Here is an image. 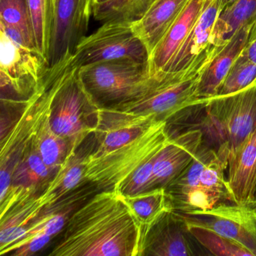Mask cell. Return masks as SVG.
Masks as SVG:
<instances>
[{
    "instance_id": "obj_1",
    "label": "cell",
    "mask_w": 256,
    "mask_h": 256,
    "mask_svg": "<svg viewBox=\"0 0 256 256\" xmlns=\"http://www.w3.org/2000/svg\"><path fill=\"white\" fill-rule=\"evenodd\" d=\"M142 228L124 196L103 190L72 214L50 256H140Z\"/></svg>"
},
{
    "instance_id": "obj_2",
    "label": "cell",
    "mask_w": 256,
    "mask_h": 256,
    "mask_svg": "<svg viewBox=\"0 0 256 256\" xmlns=\"http://www.w3.org/2000/svg\"><path fill=\"white\" fill-rule=\"evenodd\" d=\"M228 166L227 158L204 140L192 162L164 188L172 210L204 211L232 202L226 185Z\"/></svg>"
},
{
    "instance_id": "obj_3",
    "label": "cell",
    "mask_w": 256,
    "mask_h": 256,
    "mask_svg": "<svg viewBox=\"0 0 256 256\" xmlns=\"http://www.w3.org/2000/svg\"><path fill=\"white\" fill-rule=\"evenodd\" d=\"M220 50L212 48L186 70L154 73L149 89L140 98L112 108L151 115L156 120L167 122L186 109L204 104L198 97L199 82L202 73Z\"/></svg>"
},
{
    "instance_id": "obj_4",
    "label": "cell",
    "mask_w": 256,
    "mask_h": 256,
    "mask_svg": "<svg viewBox=\"0 0 256 256\" xmlns=\"http://www.w3.org/2000/svg\"><path fill=\"white\" fill-rule=\"evenodd\" d=\"M78 78L97 108H112L140 98L149 89L154 74L149 62L118 60L80 67Z\"/></svg>"
},
{
    "instance_id": "obj_5",
    "label": "cell",
    "mask_w": 256,
    "mask_h": 256,
    "mask_svg": "<svg viewBox=\"0 0 256 256\" xmlns=\"http://www.w3.org/2000/svg\"><path fill=\"white\" fill-rule=\"evenodd\" d=\"M170 139L167 122L158 120L130 143L104 152H90L84 157L85 182L96 188H116L138 168L160 152Z\"/></svg>"
},
{
    "instance_id": "obj_6",
    "label": "cell",
    "mask_w": 256,
    "mask_h": 256,
    "mask_svg": "<svg viewBox=\"0 0 256 256\" xmlns=\"http://www.w3.org/2000/svg\"><path fill=\"white\" fill-rule=\"evenodd\" d=\"M205 127L216 140L215 149L230 160L256 128V84L204 103Z\"/></svg>"
},
{
    "instance_id": "obj_7",
    "label": "cell",
    "mask_w": 256,
    "mask_h": 256,
    "mask_svg": "<svg viewBox=\"0 0 256 256\" xmlns=\"http://www.w3.org/2000/svg\"><path fill=\"white\" fill-rule=\"evenodd\" d=\"M2 98L32 95L47 71V58L16 30L0 24Z\"/></svg>"
},
{
    "instance_id": "obj_8",
    "label": "cell",
    "mask_w": 256,
    "mask_h": 256,
    "mask_svg": "<svg viewBox=\"0 0 256 256\" xmlns=\"http://www.w3.org/2000/svg\"><path fill=\"white\" fill-rule=\"evenodd\" d=\"M80 66L104 61L130 60L149 62L150 54L131 22L108 20L85 36L74 52Z\"/></svg>"
},
{
    "instance_id": "obj_9",
    "label": "cell",
    "mask_w": 256,
    "mask_h": 256,
    "mask_svg": "<svg viewBox=\"0 0 256 256\" xmlns=\"http://www.w3.org/2000/svg\"><path fill=\"white\" fill-rule=\"evenodd\" d=\"M78 72L56 94L50 113V125L66 142L68 155L76 154L85 138L94 133L98 109L82 88Z\"/></svg>"
},
{
    "instance_id": "obj_10",
    "label": "cell",
    "mask_w": 256,
    "mask_h": 256,
    "mask_svg": "<svg viewBox=\"0 0 256 256\" xmlns=\"http://www.w3.org/2000/svg\"><path fill=\"white\" fill-rule=\"evenodd\" d=\"M50 80L48 70L32 95L25 100L22 114L6 137L1 138L0 202L5 198L12 185V178L20 158L30 146L38 115L41 112Z\"/></svg>"
},
{
    "instance_id": "obj_11",
    "label": "cell",
    "mask_w": 256,
    "mask_h": 256,
    "mask_svg": "<svg viewBox=\"0 0 256 256\" xmlns=\"http://www.w3.org/2000/svg\"><path fill=\"white\" fill-rule=\"evenodd\" d=\"M174 214L186 226L206 228L234 240L256 256V202L245 204L223 202L208 210Z\"/></svg>"
},
{
    "instance_id": "obj_12",
    "label": "cell",
    "mask_w": 256,
    "mask_h": 256,
    "mask_svg": "<svg viewBox=\"0 0 256 256\" xmlns=\"http://www.w3.org/2000/svg\"><path fill=\"white\" fill-rule=\"evenodd\" d=\"M94 12V0H56L53 36L49 52V66L74 53L86 36Z\"/></svg>"
},
{
    "instance_id": "obj_13",
    "label": "cell",
    "mask_w": 256,
    "mask_h": 256,
    "mask_svg": "<svg viewBox=\"0 0 256 256\" xmlns=\"http://www.w3.org/2000/svg\"><path fill=\"white\" fill-rule=\"evenodd\" d=\"M156 121L151 115L98 108L94 132L96 146L92 151L108 152L124 146L146 132Z\"/></svg>"
},
{
    "instance_id": "obj_14",
    "label": "cell",
    "mask_w": 256,
    "mask_h": 256,
    "mask_svg": "<svg viewBox=\"0 0 256 256\" xmlns=\"http://www.w3.org/2000/svg\"><path fill=\"white\" fill-rule=\"evenodd\" d=\"M204 142L200 128H190L175 136L157 154L154 163V188H166L192 162Z\"/></svg>"
},
{
    "instance_id": "obj_15",
    "label": "cell",
    "mask_w": 256,
    "mask_h": 256,
    "mask_svg": "<svg viewBox=\"0 0 256 256\" xmlns=\"http://www.w3.org/2000/svg\"><path fill=\"white\" fill-rule=\"evenodd\" d=\"M186 232V226L174 212L166 211L144 233L140 256H193Z\"/></svg>"
},
{
    "instance_id": "obj_16",
    "label": "cell",
    "mask_w": 256,
    "mask_h": 256,
    "mask_svg": "<svg viewBox=\"0 0 256 256\" xmlns=\"http://www.w3.org/2000/svg\"><path fill=\"white\" fill-rule=\"evenodd\" d=\"M226 185L232 202H254L256 188V128L229 160Z\"/></svg>"
},
{
    "instance_id": "obj_17",
    "label": "cell",
    "mask_w": 256,
    "mask_h": 256,
    "mask_svg": "<svg viewBox=\"0 0 256 256\" xmlns=\"http://www.w3.org/2000/svg\"><path fill=\"white\" fill-rule=\"evenodd\" d=\"M222 11L218 0H206L200 17L164 72L186 70L214 47L212 31Z\"/></svg>"
},
{
    "instance_id": "obj_18",
    "label": "cell",
    "mask_w": 256,
    "mask_h": 256,
    "mask_svg": "<svg viewBox=\"0 0 256 256\" xmlns=\"http://www.w3.org/2000/svg\"><path fill=\"white\" fill-rule=\"evenodd\" d=\"M206 0H190L150 56L151 72L166 71L200 17Z\"/></svg>"
},
{
    "instance_id": "obj_19",
    "label": "cell",
    "mask_w": 256,
    "mask_h": 256,
    "mask_svg": "<svg viewBox=\"0 0 256 256\" xmlns=\"http://www.w3.org/2000/svg\"><path fill=\"white\" fill-rule=\"evenodd\" d=\"M250 30L246 26L235 34L202 73L198 89V97L202 102L217 95L220 85L248 44Z\"/></svg>"
},
{
    "instance_id": "obj_20",
    "label": "cell",
    "mask_w": 256,
    "mask_h": 256,
    "mask_svg": "<svg viewBox=\"0 0 256 256\" xmlns=\"http://www.w3.org/2000/svg\"><path fill=\"white\" fill-rule=\"evenodd\" d=\"M190 0H154L140 20L133 23L150 56Z\"/></svg>"
},
{
    "instance_id": "obj_21",
    "label": "cell",
    "mask_w": 256,
    "mask_h": 256,
    "mask_svg": "<svg viewBox=\"0 0 256 256\" xmlns=\"http://www.w3.org/2000/svg\"><path fill=\"white\" fill-rule=\"evenodd\" d=\"M44 209H46V204L41 194H38L16 205L1 217L0 252L18 241Z\"/></svg>"
},
{
    "instance_id": "obj_22",
    "label": "cell",
    "mask_w": 256,
    "mask_h": 256,
    "mask_svg": "<svg viewBox=\"0 0 256 256\" xmlns=\"http://www.w3.org/2000/svg\"><path fill=\"white\" fill-rule=\"evenodd\" d=\"M256 22V0H234L220 13L212 31V46L222 48L240 30Z\"/></svg>"
},
{
    "instance_id": "obj_23",
    "label": "cell",
    "mask_w": 256,
    "mask_h": 256,
    "mask_svg": "<svg viewBox=\"0 0 256 256\" xmlns=\"http://www.w3.org/2000/svg\"><path fill=\"white\" fill-rule=\"evenodd\" d=\"M84 157V156L80 155L78 151L68 156L47 188L42 192L46 208L53 206L64 196L85 182Z\"/></svg>"
},
{
    "instance_id": "obj_24",
    "label": "cell",
    "mask_w": 256,
    "mask_h": 256,
    "mask_svg": "<svg viewBox=\"0 0 256 256\" xmlns=\"http://www.w3.org/2000/svg\"><path fill=\"white\" fill-rule=\"evenodd\" d=\"M124 198L138 220L143 234L166 211L172 210L164 188H155L137 196H127Z\"/></svg>"
},
{
    "instance_id": "obj_25",
    "label": "cell",
    "mask_w": 256,
    "mask_h": 256,
    "mask_svg": "<svg viewBox=\"0 0 256 256\" xmlns=\"http://www.w3.org/2000/svg\"><path fill=\"white\" fill-rule=\"evenodd\" d=\"M36 44L38 50L48 58L54 20V8L50 0H28Z\"/></svg>"
},
{
    "instance_id": "obj_26",
    "label": "cell",
    "mask_w": 256,
    "mask_h": 256,
    "mask_svg": "<svg viewBox=\"0 0 256 256\" xmlns=\"http://www.w3.org/2000/svg\"><path fill=\"white\" fill-rule=\"evenodd\" d=\"M154 0H112L94 6L92 16L97 22L122 20L134 23L144 16Z\"/></svg>"
},
{
    "instance_id": "obj_27",
    "label": "cell",
    "mask_w": 256,
    "mask_h": 256,
    "mask_svg": "<svg viewBox=\"0 0 256 256\" xmlns=\"http://www.w3.org/2000/svg\"><path fill=\"white\" fill-rule=\"evenodd\" d=\"M0 24L16 30L37 48L28 0H0Z\"/></svg>"
},
{
    "instance_id": "obj_28",
    "label": "cell",
    "mask_w": 256,
    "mask_h": 256,
    "mask_svg": "<svg viewBox=\"0 0 256 256\" xmlns=\"http://www.w3.org/2000/svg\"><path fill=\"white\" fill-rule=\"evenodd\" d=\"M186 226L187 232L212 254L218 256H254L250 250L234 240L226 238L206 228L196 226Z\"/></svg>"
},
{
    "instance_id": "obj_29",
    "label": "cell",
    "mask_w": 256,
    "mask_h": 256,
    "mask_svg": "<svg viewBox=\"0 0 256 256\" xmlns=\"http://www.w3.org/2000/svg\"><path fill=\"white\" fill-rule=\"evenodd\" d=\"M256 84V64L242 52L218 88L215 97L226 96Z\"/></svg>"
},
{
    "instance_id": "obj_30",
    "label": "cell",
    "mask_w": 256,
    "mask_h": 256,
    "mask_svg": "<svg viewBox=\"0 0 256 256\" xmlns=\"http://www.w3.org/2000/svg\"><path fill=\"white\" fill-rule=\"evenodd\" d=\"M157 154L138 168L114 190L119 191L124 197L137 196L154 190L152 169Z\"/></svg>"
},
{
    "instance_id": "obj_31",
    "label": "cell",
    "mask_w": 256,
    "mask_h": 256,
    "mask_svg": "<svg viewBox=\"0 0 256 256\" xmlns=\"http://www.w3.org/2000/svg\"><path fill=\"white\" fill-rule=\"evenodd\" d=\"M244 53L248 56V59L256 64V38L247 44L244 48Z\"/></svg>"
},
{
    "instance_id": "obj_32",
    "label": "cell",
    "mask_w": 256,
    "mask_h": 256,
    "mask_svg": "<svg viewBox=\"0 0 256 256\" xmlns=\"http://www.w3.org/2000/svg\"><path fill=\"white\" fill-rule=\"evenodd\" d=\"M256 38V22L252 25L250 32V38H248V42L252 41Z\"/></svg>"
},
{
    "instance_id": "obj_33",
    "label": "cell",
    "mask_w": 256,
    "mask_h": 256,
    "mask_svg": "<svg viewBox=\"0 0 256 256\" xmlns=\"http://www.w3.org/2000/svg\"><path fill=\"white\" fill-rule=\"evenodd\" d=\"M234 0H218L222 10H224L227 6H228L230 2H233Z\"/></svg>"
},
{
    "instance_id": "obj_34",
    "label": "cell",
    "mask_w": 256,
    "mask_h": 256,
    "mask_svg": "<svg viewBox=\"0 0 256 256\" xmlns=\"http://www.w3.org/2000/svg\"><path fill=\"white\" fill-rule=\"evenodd\" d=\"M110 1H112V0H94V6L103 5V4H108Z\"/></svg>"
},
{
    "instance_id": "obj_35",
    "label": "cell",
    "mask_w": 256,
    "mask_h": 256,
    "mask_svg": "<svg viewBox=\"0 0 256 256\" xmlns=\"http://www.w3.org/2000/svg\"><path fill=\"white\" fill-rule=\"evenodd\" d=\"M50 2H52V5H53L55 11V4H56V0H50Z\"/></svg>"
},
{
    "instance_id": "obj_36",
    "label": "cell",
    "mask_w": 256,
    "mask_h": 256,
    "mask_svg": "<svg viewBox=\"0 0 256 256\" xmlns=\"http://www.w3.org/2000/svg\"><path fill=\"white\" fill-rule=\"evenodd\" d=\"M254 202H256V192H254Z\"/></svg>"
}]
</instances>
